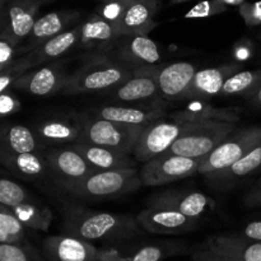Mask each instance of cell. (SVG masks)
I'll return each instance as SVG.
<instances>
[{"label":"cell","instance_id":"cell-1","mask_svg":"<svg viewBox=\"0 0 261 261\" xmlns=\"http://www.w3.org/2000/svg\"><path fill=\"white\" fill-rule=\"evenodd\" d=\"M64 234L84 241H125L142 233L137 219L111 212L92 211L76 204L63 206Z\"/></svg>","mask_w":261,"mask_h":261},{"label":"cell","instance_id":"cell-2","mask_svg":"<svg viewBox=\"0 0 261 261\" xmlns=\"http://www.w3.org/2000/svg\"><path fill=\"white\" fill-rule=\"evenodd\" d=\"M133 76L132 66L114 60L106 54H93L75 73L71 74L63 94L78 96L109 89L112 91Z\"/></svg>","mask_w":261,"mask_h":261},{"label":"cell","instance_id":"cell-3","mask_svg":"<svg viewBox=\"0 0 261 261\" xmlns=\"http://www.w3.org/2000/svg\"><path fill=\"white\" fill-rule=\"evenodd\" d=\"M236 130L232 122H188L178 139L165 154H177L204 160Z\"/></svg>","mask_w":261,"mask_h":261},{"label":"cell","instance_id":"cell-4","mask_svg":"<svg viewBox=\"0 0 261 261\" xmlns=\"http://www.w3.org/2000/svg\"><path fill=\"white\" fill-rule=\"evenodd\" d=\"M142 185L140 175L135 168L97 171L69 194L84 200H105L134 193Z\"/></svg>","mask_w":261,"mask_h":261},{"label":"cell","instance_id":"cell-5","mask_svg":"<svg viewBox=\"0 0 261 261\" xmlns=\"http://www.w3.org/2000/svg\"><path fill=\"white\" fill-rule=\"evenodd\" d=\"M83 127L82 139L78 143L99 145L109 149L132 154L139 135L144 127L129 126L119 122L99 119L94 115H79Z\"/></svg>","mask_w":261,"mask_h":261},{"label":"cell","instance_id":"cell-6","mask_svg":"<svg viewBox=\"0 0 261 261\" xmlns=\"http://www.w3.org/2000/svg\"><path fill=\"white\" fill-rule=\"evenodd\" d=\"M259 143H261V126L234 130L211 154L204 158L198 173L205 178L212 177L231 167Z\"/></svg>","mask_w":261,"mask_h":261},{"label":"cell","instance_id":"cell-7","mask_svg":"<svg viewBox=\"0 0 261 261\" xmlns=\"http://www.w3.org/2000/svg\"><path fill=\"white\" fill-rule=\"evenodd\" d=\"M198 68L189 61L133 68L134 76H145L155 81L161 97L167 101H180L190 86Z\"/></svg>","mask_w":261,"mask_h":261},{"label":"cell","instance_id":"cell-8","mask_svg":"<svg viewBox=\"0 0 261 261\" xmlns=\"http://www.w3.org/2000/svg\"><path fill=\"white\" fill-rule=\"evenodd\" d=\"M48 173L63 190L69 193L89 175L97 172L73 147L51 148L43 153Z\"/></svg>","mask_w":261,"mask_h":261},{"label":"cell","instance_id":"cell-9","mask_svg":"<svg viewBox=\"0 0 261 261\" xmlns=\"http://www.w3.org/2000/svg\"><path fill=\"white\" fill-rule=\"evenodd\" d=\"M203 160L177 154H162L147 163L139 171L143 186H162L184 180L198 173Z\"/></svg>","mask_w":261,"mask_h":261},{"label":"cell","instance_id":"cell-10","mask_svg":"<svg viewBox=\"0 0 261 261\" xmlns=\"http://www.w3.org/2000/svg\"><path fill=\"white\" fill-rule=\"evenodd\" d=\"M184 124L175 120H158L142 130L134 148L135 161L147 163L168 152L173 143L178 139Z\"/></svg>","mask_w":261,"mask_h":261},{"label":"cell","instance_id":"cell-11","mask_svg":"<svg viewBox=\"0 0 261 261\" xmlns=\"http://www.w3.org/2000/svg\"><path fill=\"white\" fill-rule=\"evenodd\" d=\"M42 0H9L0 12V33L22 43L32 31Z\"/></svg>","mask_w":261,"mask_h":261},{"label":"cell","instance_id":"cell-12","mask_svg":"<svg viewBox=\"0 0 261 261\" xmlns=\"http://www.w3.org/2000/svg\"><path fill=\"white\" fill-rule=\"evenodd\" d=\"M69 78L70 75L63 66L59 64H50L27 71L15 82L13 89L38 97L53 96L56 93H63Z\"/></svg>","mask_w":261,"mask_h":261},{"label":"cell","instance_id":"cell-13","mask_svg":"<svg viewBox=\"0 0 261 261\" xmlns=\"http://www.w3.org/2000/svg\"><path fill=\"white\" fill-rule=\"evenodd\" d=\"M148 205L153 208L172 209L199 221L204 214L213 211L216 201L200 191L167 190L152 196Z\"/></svg>","mask_w":261,"mask_h":261},{"label":"cell","instance_id":"cell-14","mask_svg":"<svg viewBox=\"0 0 261 261\" xmlns=\"http://www.w3.org/2000/svg\"><path fill=\"white\" fill-rule=\"evenodd\" d=\"M140 228L154 234H182L193 231L198 226V219L167 208L148 206L137 216Z\"/></svg>","mask_w":261,"mask_h":261},{"label":"cell","instance_id":"cell-15","mask_svg":"<svg viewBox=\"0 0 261 261\" xmlns=\"http://www.w3.org/2000/svg\"><path fill=\"white\" fill-rule=\"evenodd\" d=\"M240 70H242V65L237 63L198 70L180 101H205L218 96L227 79Z\"/></svg>","mask_w":261,"mask_h":261},{"label":"cell","instance_id":"cell-16","mask_svg":"<svg viewBox=\"0 0 261 261\" xmlns=\"http://www.w3.org/2000/svg\"><path fill=\"white\" fill-rule=\"evenodd\" d=\"M114 51L117 61L132 68L158 65L162 61L160 46L148 35L122 36Z\"/></svg>","mask_w":261,"mask_h":261},{"label":"cell","instance_id":"cell-17","mask_svg":"<svg viewBox=\"0 0 261 261\" xmlns=\"http://www.w3.org/2000/svg\"><path fill=\"white\" fill-rule=\"evenodd\" d=\"M98 254L91 242L64 233L46 237L42 242L46 261H98Z\"/></svg>","mask_w":261,"mask_h":261},{"label":"cell","instance_id":"cell-18","mask_svg":"<svg viewBox=\"0 0 261 261\" xmlns=\"http://www.w3.org/2000/svg\"><path fill=\"white\" fill-rule=\"evenodd\" d=\"M38 140L48 145H71L81 142L82 127L79 115H60L38 122L35 127Z\"/></svg>","mask_w":261,"mask_h":261},{"label":"cell","instance_id":"cell-19","mask_svg":"<svg viewBox=\"0 0 261 261\" xmlns=\"http://www.w3.org/2000/svg\"><path fill=\"white\" fill-rule=\"evenodd\" d=\"M79 18L81 13L76 10H56L38 17L32 31L25 38L27 43L23 47L20 46V50L24 54L30 53L31 50L38 47L50 38L70 30L71 25L78 22Z\"/></svg>","mask_w":261,"mask_h":261},{"label":"cell","instance_id":"cell-20","mask_svg":"<svg viewBox=\"0 0 261 261\" xmlns=\"http://www.w3.org/2000/svg\"><path fill=\"white\" fill-rule=\"evenodd\" d=\"M79 40H81V24L50 38L38 47L31 50L30 53L23 54L19 59L30 70H32L37 66L60 59L61 56L78 46Z\"/></svg>","mask_w":261,"mask_h":261},{"label":"cell","instance_id":"cell-21","mask_svg":"<svg viewBox=\"0 0 261 261\" xmlns=\"http://www.w3.org/2000/svg\"><path fill=\"white\" fill-rule=\"evenodd\" d=\"M158 9L160 0H139L127 3L124 14L115 25L120 37L148 35L158 25L154 20Z\"/></svg>","mask_w":261,"mask_h":261},{"label":"cell","instance_id":"cell-22","mask_svg":"<svg viewBox=\"0 0 261 261\" xmlns=\"http://www.w3.org/2000/svg\"><path fill=\"white\" fill-rule=\"evenodd\" d=\"M119 40L120 36L115 24L94 12L81 24V40L78 46L96 54H106L114 50Z\"/></svg>","mask_w":261,"mask_h":261},{"label":"cell","instance_id":"cell-23","mask_svg":"<svg viewBox=\"0 0 261 261\" xmlns=\"http://www.w3.org/2000/svg\"><path fill=\"white\" fill-rule=\"evenodd\" d=\"M241 107H214L204 101H193L185 110L171 115V119L181 124L211 121L237 124L241 119Z\"/></svg>","mask_w":261,"mask_h":261},{"label":"cell","instance_id":"cell-24","mask_svg":"<svg viewBox=\"0 0 261 261\" xmlns=\"http://www.w3.org/2000/svg\"><path fill=\"white\" fill-rule=\"evenodd\" d=\"M204 246L239 261H261V242L250 241L237 234H219L206 240Z\"/></svg>","mask_w":261,"mask_h":261},{"label":"cell","instance_id":"cell-25","mask_svg":"<svg viewBox=\"0 0 261 261\" xmlns=\"http://www.w3.org/2000/svg\"><path fill=\"white\" fill-rule=\"evenodd\" d=\"M71 147L97 171L135 168V160L126 153L88 143H75Z\"/></svg>","mask_w":261,"mask_h":261},{"label":"cell","instance_id":"cell-26","mask_svg":"<svg viewBox=\"0 0 261 261\" xmlns=\"http://www.w3.org/2000/svg\"><path fill=\"white\" fill-rule=\"evenodd\" d=\"M94 116L109 121L119 122V124L129 125V126L145 127L152 122L158 121L165 116L162 109H139V107L127 106H102L93 111Z\"/></svg>","mask_w":261,"mask_h":261},{"label":"cell","instance_id":"cell-27","mask_svg":"<svg viewBox=\"0 0 261 261\" xmlns=\"http://www.w3.org/2000/svg\"><path fill=\"white\" fill-rule=\"evenodd\" d=\"M38 143L35 130L24 125L5 124L0 134V155L37 153Z\"/></svg>","mask_w":261,"mask_h":261},{"label":"cell","instance_id":"cell-28","mask_svg":"<svg viewBox=\"0 0 261 261\" xmlns=\"http://www.w3.org/2000/svg\"><path fill=\"white\" fill-rule=\"evenodd\" d=\"M261 168V143L252 148L246 155L237 161L227 170L206 178L212 184L219 186H228L239 182L242 178L252 175Z\"/></svg>","mask_w":261,"mask_h":261},{"label":"cell","instance_id":"cell-29","mask_svg":"<svg viewBox=\"0 0 261 261\" xmlns=\"http://www.w3.org/2000/svg\"><path fill=\"white\" fill-rule=\"evenodd\" d=\"M0 161L8 170L25 178L37 180V178L45 177L48 173L45 155L38 152L15 155H0Z\"/></svg>","mask_w":261,"mask_h":261},{"label":"cell","instance_id":"cell-30","mask_svg":"<svg viewBox=\"0 0 261 261\" xmlns=\"http://www.w3.org/2000/svg\"><path fill=\"white\" fill-rule=\"evenodd\" d=\"M160 94L155 81L145 76H133L112 89L111 97L119 102H139L157 98Z\"/></svg>","mask_w":261,"mask_h":261},{"label":"cell","instance_id":"cell-31","mask_svg":"<svg viewBox=\"0 0 261 261\" xmlns=\"http://www.w3.org/2000/svg\"><path fill=\"white\" fill-rule=\"evenodd\" d=\"M25 228L47 232L53 223L54 214L47 206L37 205L36 203H25L10 209Z\"/></svg>","mask_w":261,"mask_h":261},{"label":"cell","instance_id":"cell-32","mask_svg":"<svg viewBox=\"0 0 261 261\" xmlns=\"http://www.w3.org/2000/svg\"><path fill=\"white\" fill-rule=\"evenodd\" d=\"M261 87V69L240 70L227 79L219 96H245L249 98Z\"/></svg>","mask_w":261,"mask_h":261},{"label":"cell","instance_id":"cell-33","mask_svg":"<svg viewBox=\"0 0 261 261\" xmlns=\"http://www.w3.org/2000/svg\"><path fill=\"white\" fill-rule=\"evenodd\" d=\"M25 227L7 206L0 205V244L22 245L25 240Z\"/></svg>","mask_w":261,"mask_h":261},{"label":"cell","instance_id":"cell-34","mask_svg":"<svg viewBox=\"0 0 261 261\" xmlns=\"http://www.w3.org/2000/svg\"><path fill=\"white\" fill-rule=\"evenodd\" d=\"M185 251L182 246H178L176 242H165L162 245H147L138 250L130 256L129 261H161L172 255H178Z\"/></svg>","mask_w":261,"mask_h":261},{"label":"cell","instance_id":"cell-35","mask_svg":"<svg viewBox=\"0 0 261 261\" xmlns=\"http://www.w3.org/2000/svg\"><path fill=\"white\" fill-rule=\"evenodd\" d=\"M25 203H33V198L22 185L8 178L0 180V205L13 209Z\"/></svg>","mask_w":261,"mask_h":261},{"label":"cell","instance_id":"cell-36","mask_svg":"<svg viewBox=\"0 0 261 261\" xmlns=\"http://www.w3.org/2000/svg\"><path fill=\"white\" fill-rule=\"evenodd\" d=\"M0 261H46L30 242L22 245L0 244Z\"/></svg>","mask_w":261,"mask_h":261},{"label":"cell","instance_id":"cell-37","mask_svg":"<svg viewBox=\"0 0 261 261\" xmlns=\"http://www.w3.org/2000/svg\"><path fill=\"white\" fill-rule=\"evenodd\" d=\"M224 4H222L218 0H201L198 4L194 5L185 15V19H199V18H209L214 15L222 14L227 10Z\"/></svg>","mask_w":261,"mask_h":261},{"label":"cell","instance_id":"cell-38","mask_svg":"<svg viewBox=\"0 0 261 261\" xmlns=\"http://www.w3.org/2000/svg\"><path fill=\"white\" fill-rule=\"evenodd\" d=\"M27 71H30V69L20 61L19 58L12 65L0 71V93H4V92L13 89V86L15 84V82L20 76L24 75Z\"/></svg>","mask_w":261,"mask_h":261},{"label":"cell","instance_id":"cell-39","mask_svg":"<svg viewBox=\"0 0 261 261\" xmlns=\"http://www.w3.org/2000/svg\"><path fill=\"white\" fill-rule=\"evenodd\" d=\"M126 5L127 3L122 0H101V4L97 8L96 13L103 19L116 25L126 9Z\"/></svg>","mask_w":261,"mask_h":261},{"label":"cell","instance_id":"cell-40","mask_svg":"<svg viewBox=\"0 0 261 261\" xmlns=\"http://www.w3.org/2000/svg\"><path fill=\"white\" fill-rule=\"evenodd\" d=\"M19 43L15 42L9 36L0 33V71L12 65L18 58H15L19 53Z\"/></svg>","mask_w":261,"mask_h":261},{"label":"cell","instance_id":"cell-41","mask_svg":"<svg viewBox=\"0 0 261 261\" xmlns=\"http://www.w3.org/2000/svg\"><path fill=\"white\" fill-rule=\"evenodd\" d=\"M240 15L249 27L261 25V0L255 3H246L239 7Z\"/></svg>","mask_w":261,"mask_h":261},{"label":"cell","instance_id":"cell-42","mask_svg":"<svg viewBox=\"0 0 261 261\" xmlns=\"http://www.w3.org/2000/svg\"><path fill=\"white\" fill-rule=\"evenodd\" d=\"M20 107H22V105L12 92L8 91L4 93H0V115L3 117L15 114V112L19 111Z\"/></svg>","mask_w":261,"mask_h":261},{"label":"cell","instance_id":"cell-43","mask_svg":"<svg viewBox=\"0 0 261 261\" xmlns=\"http://www.w3.org/2000/svg\"><path fill=\"white\" fill-rule=\"evenodd\" d=\"M193 261H239L231 259L228 256H224V255L218 254V252H214L212 250H209L208 247L201 245L199 249H196L193 252Z\"/></svg>","mask_w":261,"mask_h":261},{"label":"cell","instance_id":"cell-44","mask_svg":"<svg viewBox=\"0 0 261 261\" xmlns=\"http://www.w3.org/2000/svg\"><path fill=\"white\" fill-rule=\"evenodd\" d=\"M237 236L250 240V241L261 242V221H254L249 223Z\"/></svg>","mask_w":261,"mask_h":261},{"label":"cell","instance_id":"cell-45","mask_svg":"<svg viewBox=\"0 0 261 261\" xmlns=\"http://www.w3.org/2000/svg\"><path fill=\"white\" fill-rule=\"evenodd\" d=\"M244 203L249 208H261V180L245 195Z\"/></svg>","mask_w":261,"mask_h":261},{"label":"cell","instance_id":"cell-46","mask_svg":"<svg viewBox=\"0 0 261 261\" xmlns=\"http://www.w3.org/2000/svg\"><path fill=\"white\" fill-rule=\"evenodd\" d=\"M252 45L247 38L242 40L241 42L237 43L233 48V55L236 56L239 60H247L250 56L252 55Z\"/></svg>","mask_w":261,"mask_h":261},{"label":"cell","instance_id":"cell-47","mask_svg":"<svg viewBox=\"0 0 261 261\" xmlns=\"http://www.w3.org/2000/svg\"><path fill=\"white\" fill-rule=\"evenodd\" d=\"M98 261H129L126 256L120 255V252L115 249L99 250Z\"/></svg>","mask_w":261,"mask_h":261},{"label":"cell","instance_id":"cell-48","mask_svg":"<svg viewBox=\"0 0 261 261\" xmlns=\"http://www.w3.org/2000/svg\"><path fill=\"white\" fill-rule=\"evenodd\" d=\"M247 99H249V102L252 105V106L257 107V109H261V87Z\"/></svg>","mask_w":261,"mask_h":261},{"label":"cell","instance_id":"cell-49","mask_svg":"<svg viewBox=\"0 0 261 261\" xmlns=\"http://www.w3.org/2000/svg\"><path fill=\"white\" fill-rule=\"evenodd\" d=\"M222 4H224L226 7H240L245 3V0H218Z\"/></svg>","mask_w":261,"mask_h":261},{"label":"cell","instance_id":"cell-50","mask_svg":"<svg viewBox=\"0 0 261 261\" xmlns=\"http://www.w3.org/2000/svg\"><path fill=\"white\" fill-rule=\"evenodd\" d=\"M8 2H9V0H0V12H3V10L5 9V7H7Z\"/></svg>","mask_w":261,"mask_h":261},{"label":"cell","instance_id":"cell-51","mask_svg":"<svg viewBox=\"0 0 261 261\" xmlns=\"http://www.w3.org/2000/svg\"><path fill=\"white\" fill-rule=\"evenodd\" d=\"M186 2H190V0H171L172 4H181V3H186Z\"/></svg>","mask_w":261,"mask_h":261},{"label":"cell","instance_id":"cell-52","mask_svg":"<svg viewBox=\"0 0 261 261\" xmlns=\"http://www.w3.org/2000/svg\"><path fill=\"white\" fill-rule=\"evenodd\" d=\"M122 2H126V3H132V2H139V0H122Z\"/></svg>","mask_w":261,"mask_h":261}]
</instances>
